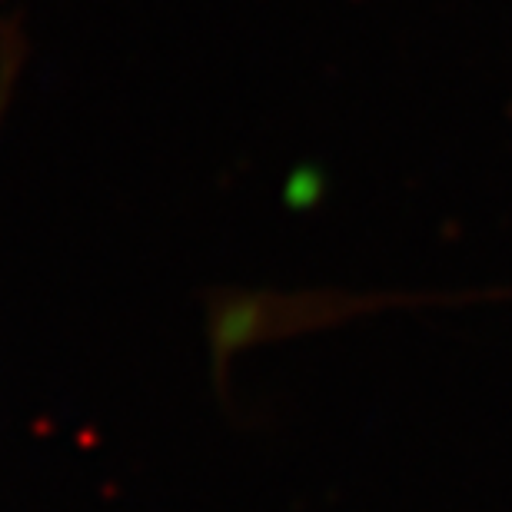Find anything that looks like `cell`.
Masks as SVG:
<instances>
[{"instance_id": "1", "label": "cell", "mask_w": 512, "mask_h": 512, "mask_svg": "<svg viewBox=\"0 0 512 512\" xmlns=\"http://www.w3.org/2000/svg\"><path fill=\"white\" fill-rule=\"evenodd\" d=\"M27 60V37L14 17L0 20V120H4L10 97H14V87L20 80V70H24Z\"/></svg>"}]
</instances>
